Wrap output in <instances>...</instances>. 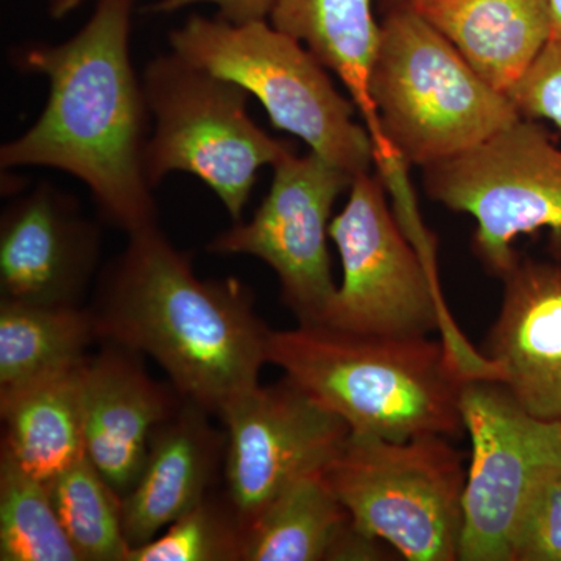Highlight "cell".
Segmentation results:
<instances>
[{
  "mask_svg": "<svg viewBox=\"0 0 561 561\" xmlns=\"http://www.w3.org/2000/svg\"><path fill=\"white\" fill-rule=\"evenodd\" d=\"M136 0H95L72 38L11 54L22 72L49 80L38 121L0 147V168H50L90 190L103 217L128 236L158 227L146 175L150 111L130 54Z\"/></svg>",
  "mask_w": 561,
  "mask_h": 561,
  "instance_id": "obj_1",
  "label": "cell"
},
{
  "mask_svg": "<svg viewBox=\"0 0 561 561\" xmlns=\"http://www.w3.org/2000/svg\"><path fill=\"white\" fill-rule=\"evenodd\" d=\"M99 339L149 356L183 400L219 415L260 386L271 331L234 278L203 279L160 228L128 236L91 308Z\"/></svg>",
  "mask_w": 561,
  "mask_h": 561,
  "instance_id": "obj_2",
  "label": "cell"
},
{
  "mask_svg": "<svg viewBox=\"0 0 561 561\" xmlns=\"http://www.w3.org/2000/svg\"><path fill=\"white\" fill-rule=\"evenodd\" d=\"M268 364L345 421L386 440L460 437V398L470 376L445 342L357 334L328 324L271 331Z\"/></svg>",
  "mask_w": 561,
  "mask_h": 561,
  "instance_id": "obj_3",
  "label": "cell"
},
{
  "mask_svg": "<svg viewBox=\"0 0 561 561\" xmlns=\"http://www.w3.org/2000/svg\"><path fill=\"white\" fill-rule=\"evenodd\" d=\"M370 95L383 139L409 168H430L481 146L522 117L440 32L387 0Z\"/></svg>",
  "mask_w": 561,
  "mask_h": 561,
  "instance_id": "obj_4",
  "label": "cell"
},
{
  "mask_svg": "<svg viewBox=\"0 0 561 561\" xmlns=\"http://www.w3.org/2000/svg\"><path fill=\"white\" fill-rule=\"evenodd\" d=\"M378 172L354 176L345 208L332 217L342 280L323 324L357 334L424 337L445 330L446 345L470 378L497 379L489 357L472 350L443 302L434 261L402 228Z\"/></svg>",
  "mask_w": 561,
  "mask_h": 561,
  "instance_id": "obj_5",
  "label": "cell"
},
{
  "mask_svg": "<svg viewBox=\"0 0 561 561\" xmlns=\"http://www.w3.org/2000/svg\"><path fill=\"white\" fill-rule=\"evenodd\" d=\"M169 43L173 54L254 95L272 127L308 144L312 153L353 176L375 169V144L354 121V102L305 44L271 22L232 24L194 14Z\"/></svg>",
  "mask_w": 561,
  "mask_h": 561,
  "instance_id": "obj_6",
  "label": "cell"
},
{
  "mask_svg": "<svg viewBox=\"0 0 561 561\" xmlns=\"http://www.w3.org/2000/svg\"><path fill=\"white\" fill-rule=\"evenodd\" d=\"M140 80L153 119L146 147L150 186L172 172L191 173L241 221L262 169L294 151V144L251 119L243 88L173 51L151 60Z\"/></svg>",
  "mask_w": 561,
  "mask_h": 561,
  "instance_id": "obj_7",
  "label": "cell"
},
{
  "mask_svg": "<svg viewBox=\"0 0 561 561\" xmlns=\"http://www.w3.org/2000/svg\"><path fill=\"white\" fill-rule=\"evenodd\" d=\"M323 474L354 526L402 559L459 560L467 470L448 437L351 432Z\"/></svg>",
  "mask_w": 561,
  "mask_h": 561,
  "instance_id": "obj_8",
  "label": "cell"
},
{
  "mask_svg": "<svg viewBox=\"0 0 561 561\" xmlns=\"http://www.w3.org/2000/svg\"><path fill=\"white\" fill-rule=\"evenodd\" d=\"M431 201L476 221L472 251L493 275L518 260L513 243L561 234V147L540 121L519 117L481 146L423 169Z\"/></svg>",
  "mask_w": 561,
  "mask_h": 561,
  "instance_id": "obj_9",
  "label": "cell"
},
{
  "mask_svg": "<svg viewBox=\"0 0 561 561\" xmlns=\"http://www.w3.org/2000/svg\"><path fill=\"white\" fill-rule=\"evenodd\" d=\"M471 438L459 561H512L513 538L541 476L561 467V421L531 415L493 379L470 378L460 398Z\"/></svg>",
  "mask_w": 561,
  "mask_h": 561,
  "instance_id": "obj_10",
  "label": "cell"
},
{
  "mask_svg": "<svg viewBox=\"0 0 561 561\" xmlns=\"http://www.w3.org/2000/svg\"><path fill=\"white\" fill-rule=\"evenodd\" d=\"M354 176L308 151L273 165L268 194L249 221L210 241L209 253L257 257L278 276L280 298L300 324H323L337 283L332 276V208Z\"/></svg>",
  "mask_w": 561,
  "mask_h": 561,
  "instance_id": "obj_11",
  "label": "cell"
},
{
  "mask_svg": "<svg viewBox=\"0 0 561 561\" xmlns=\"http://www.w3.org/2000/svg\"><path fill=\"white\" fill-rule=\"evenodd\" d=\"M217 416L227 432L225 496L245 530L291 483L327 470L351 434L286 376L247 391Z\"/></svg>",
  "mask_w": 561,
  "mask_h": 561,
  "instance_id": "obj_12",
  "label": "cell"
},
{
  "mask_svg": "<svg viewBox=\"0 0 561 561\" xmlns=\"http://www.w3.org/2000/svg\"><path fill=\"white\" fill-rule=\"evenodd\" d=\"M101 253V236L79 203L39 183L0 220L2 300L80 306Z\"/></svg>",
  "mask_w": 561,
  "mask_h": 561,
  "instance_id": "obj_13",
  "label": "cell"
},
{
  "mask_svg": "<svg viewBox=\"0 0 561 561\" xmlns=\"http://www.w3.org/2000/svg\"><path fill=\"white\" fill-rule=\"evenodd\" d=\"M501 279L485 357L527 412L561 421V262L518 256Z\"/></svg>",
  "mask_w": 561,
  "mask_h": 561,
  "instance_id": "obj_14",
  "label": "cell"
},
{
  "mask_svg": "<svg viewBox=\"0 0 561 561\" xmlns=\"http://www.w3.org/2000/svg\"><path fill=\"white\" fill-rule=\"evenodd\" d=\"M140 354L106 343L83 370V437L88 459L122 497L138 481L151 434L183 398L154 382Z\"/></svg>",
  "mask_w": 561,
  "mask_h": 561,
  "instance_id": "obj_15",
  "label": "cell"
},
{
  "mask_svg": "<svg viewBox=\"0 0 561 561\" xmlns=\"http://www.w3.org/2000/svg\"><path fill=\"white\" fill-rule=\"evenodd\" d=\"M208 411L181 400L150 438L138 481L122 497L124 527L131 549L197 507L225 468L227 432L210 424Z\"/></svg>",
  "mask_w": 561,
  "mask_h": 561,
  "instance_id": "obj_16",
  "label": "cell"
},
{
  "mask_svg": "<svg viewBox=\"0 0 561 561\" xmlns=\"http://www.w3.org/2000/svg\"><path fill=\"white\" fill-rule=\"evenodd\" d=\"M415 10L497 91L511 95L552 39L551 0H393Z\"/></svg>",
  "mask_w": 561,
  "mask_h": 561,
  "instance_id": "obj_17",
  "label": "cell"
},
{
  "mask_svg": "<svg viewBox=\"0 0 561 561\" xmlns=\"http://www.w3.org/2000/svg\"><path fill=\"white\" fill-rule=\"evenodd\" d=\"M268 20L305 44L345 84L375 144V168L398 160L383 139L370 95V73L381 39L373 0H276Z\"/></svg>",
  "mask_w": 561,
  "mask_h": 561,
  "instance_id": "obj_18",
  "label": "cell"
},
{
  "mask_svg": "<svg viewBox=\"0 0 561 561\" xmlns=\"http://www.w3.org/2000/svg\"><path fill=\"white\" fill-rule=\"evenodd\" d=\"M87 357L14 389L0 391L2 451L43 481H51L87 456L83 437Z\"/></svg>",
  "mask_w": 561,
  "mask_h": 561,
  "instance_id": "obj_19",
  "label": "cell"
},
{
  "mask_svg": "<svg viewBox=\"0 0 561 561\" xmlns=\"http://www.w3.org/2000/svg\"><path fill=\"white\" fill-rule=\"evenodd\" d=\"M324 471L287 486L247 527L243 561H332L353 526Z\"/></svg>",
  "mask_w": 561,
  "mask_h": 561,
  "instance_id": "obj_20",
  "label": "cell"
},
{
  "mask_svg": "<svg viewBox=\"0 0 561 561\" xmlns=\"http://www.w3.org/2000/svg\"><path fill=\"white\" fill-rule=\"evenodd\" d=\"M99 339L91 308L0 302V391L87 357Z\"/></svg>",
  "mask_w": 561,
  "mask_h": 561,
  "instance_id": "obj_21",
  "label": "cell"
},
{
  "mask_svg": "<svg viewBox=\"0 0 561 561\" xmlns=\"http://www.w3.org/2000/svg\"><path fill=\"white\" fill-rule=\"evenodd\" d=\"M0 560L81 561L62 527L49 482L0 453Z\"/></svg>",
  "mask_w": 561,
  "mask_h": 561,
  "instance_id": "obj_22",
  "label": "cell"
},
{
  "mask_svg": "<svg viewBox=\"0 0 561 561\" xmlns=\"http://www.w3.org/2000/svg\"><path fill=\"white\" fill-rule=\"evenodd\" d=\"M51 500L81 561H127L122 496L88 456L49 481Z\"/></svg>",
  "mask_w": 561,
  "mask_h": 561,
  "instance_id": "obj_23",
  "label": "cell"
},
{
  "mask_svg": "<svg viewBox=\"0 0 561 561\" xmlns=\"http://www.w3.org/2000/svg\"><path fill=\"white\" fill-rule=\"evenodd\" d=\"M245 526L227 500L209 496L165 527L158 537L130 549L127 561H243Z\"/></svg>",
  "mask_w": 561,
  "mask_h": 561,
  "instance_id": "obj_24",
  "label": "cell"
},
{
  "mask_svg": "<svg viewBox=\"0 0 561 561\" xmlns=\"http://www.w3.org/2000/svg\"><path fill=\"white\" fill-rule=\"evenodd\" d=\"M512 561H561V467L541 476L513 538Z\"/></svg>",
  "mask_w": 561,
  "mask_h": 561,
  "instance_id": "obj_25",
  "label": "cell"
},
{
  "mask_svg": "<svg viewBox=\"0 0 561 561\" xmlns=\"http://www.w3.org/2000/svg\"><path fill=\"white\" fill-rule=\"evenodd\" d=\"M508 98L522 117L548 121L561 130V38L546 44Z\"/></svg>",
  "mask_w": 561,
  "mask_h": 561,
  "instance_id": "obj_26",
  "label": "cell"
},
{
  "mask_svg": "<svg viewBox=\"0 0 561 561\" xmlns=\"http://www.w3.org/2000/svg\"><path fill=\"white\" fill-rule=\"evenodd\" d=\"M276 0H158L151 10L154 13H173L197 5L209 3L217 9V18L232 24H247V22L267 21L271 18Z\"/></svg>",
  "mask_w": 561,
  "mask_h": 561,
  "instance_id": "obj_27",
  "label": "cell"
},
{
  "mask_svg": "<svg viewBox=\"0 0 561 561\" xmlns=\"http://www.w3.org/2000/svg\"><path fill=\"white\" fill-rule=\"evenodd\" d=\"M44 2H46L47 10H49L51 18L62 20V18L72 13V11L79 9L80 5L87 3L88 0H44Z\"/></svg>",
  "mask_w": 561,
  "mask_h": 561,
  "instance_id": "obj_28",
  "label": "cell"
},
{
  "mask_svg": "<svg viewBox=\"0 0 561 561\" xmlns=\"http://www.w3.org/2000/svg\"><path fill=\"white\" fill-rule=\"evenodd\" d=\"M552 39L561 38V0H551Z\"/></svg>",
  "mask_w": 561,
  "mask_h": 561,
  "instance_id": "obj_29",
  "label": "cell"
}]
</instances>
